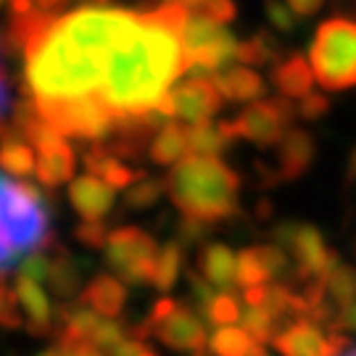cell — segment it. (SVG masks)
<instances>
[{
    "instance_id": "f546056e",
    "label": "cell",
    "mask_w": 356,
    "mask_h": 356,
    "mask_svg": "<svg viewBox=\"0 0 356 356\" xmlns=\"http://www.w3.org/2000/svg\"><path fill=\"white\" fill-rule=\"evenodd\" d=\"M269 282H272V275L261 259L259 245L243 248L238 256V285H243V291H245V288H259V285H269Z\"/></svg>"
},
{
    "instance_id": "4316f807",
    "label": "cell",
    "mask_w": 356,
    "mask_h": 356,
    "mask_svg": "<svg viewBox=\"0 0 356 356\" xmlns=\"http://www.w3.org/2000/svg\"><path fill=\"white\" fill-rule=\"evenodd\" d=\"M182 264H185V254H182V243L169 241L159 248V259H156V277H153V288L161 293H169L177 285L179 275H182Z\"/></svg>"
},
{
    "instance_id": "ffe728a7",
    "label": "cell",
    "mask_w": 356,
    "mask_h": 356,
    "mask_svg": "<svg viewBox=\"0 0 356 356\" xmlns=\"http://www.w3.org/2000/svg\"><path fill=\"white\" fill-rule=\"evenodd\" d=\"M214 85L222 98L232 103H256L267 92V82L248 66H227L225 72L214 74Z\"/></svg>"
},
{
    "instance_id": "74e56055",
    "label": "cell",
    "mask_w": 356,
    "mask_h": 356,
    "mask_svg": "<svg viewBox=\"0 0 356 356\" xmlns=\"http://www.w3.org/2000/svg\"><path fill=\"white\" fill-rule=\"evenodd\" d=\"M188 282H191V298H193V304H195V312H198V314H206L209 304L214 301L216 288L209 280H204L201 275H195V272L191 275Z\"/></svg>"
},
{
    "instance_id": "ee69618b",
    "label": "cell",
    "mask_w": 356,
    "mask_h": 356,
    "mask_svg": "<svg viewBox=\"0 0 356 356\" xmlns=\"http://www.w3.org/2000/svg\"><path fill=\"white\" fill-rule=\"evenodd\" d=\"M338 330L356 335V301L341 309V314H338Z\"/></svg>"
},
{
    "instance_id": "ba28073f",
    "label": "cell",
    "mask_w": 356,
    "mask_h": 356,
    "mask_svg": "<svg viewBox=\"0 0 356 356\" xmlns=\"http://www.w3.org/2000/svg\"><path fill=\"white\" fill-rule=\"evenodd\" d=\"M272 243L288 251L296 267V285H304L312 280H325L332 272V267L341 261L335 248L327 245L325 235L314 225L304 222H282L280 227L272 232Z\"/></svg>"
},
{
    "instance_id": "9a60e30c",
    "label": "cell",
    "mask_w": 356,
    "mask_h": 356,
    "mask_svg": "<svg viewBox=\"0 0 356 356\" xmlns=\"http://www.w3.org/2000/svg\"><path fill=\"white\" fill-rule=\"evenodd\" d=\"M69 201L74 211L88 222H103L114 211L116 191L95 175H82L69 182Z\"/></svg>"
},
{
    "instance_id": "e575fe53",
    "label": "cell",
    "mask_w": 356,
    "mask_h": 356,
    "mask_svg": "<svg viewBox=\"0 0 356 356\" xmlns=\"http://www.w3.org/2000/svg\"><path fill=\"white\" fill-rule=\"evenodd\" d=\"M124 338H129V327L122 322V319H119V317H103L101 322H98L95 332H92L90 343L108 354V351H111L114 346L122 343Z\"/></svg>"
},
{
    "instance_id": "60d3db41",
    "label": "cell",
    "mask_w": 356,
    "mask_h": 356,
    "mask_svg": "<svg viewBox=\"0 0 356 356\" xmlns=\"http://www.w3.org/2000/svg\"><path fill=\"white\" fill-rule=\"evenodd\" d=\"M13 111H16V106H13V101H11L8 74H6V69H3V64H0V132H6V129L11 127Z\"/></svg>"
},
{
    "instance_id": "6da1fadb",
    "label": "cell",
    "mask_w": 356,
    "mask_h": 356,
    "mask_svg": "<svg viewBox=\"0 0 356 356\" xmlns=\"http://www.w3.org/2000/svg\"><path fill=\"white\" fill-rule=\"evenodd\" d=\"M135 16V8L116 6H76L56 16L8 13L6 51L22 56L24 101L48 111L101 98L111 53Z\"/></svg>"
},
{
    "instance_id": "9c48e42d",
    "label": "cell",
    "mask_w": 356,
    "mask_h": 356,
    "mask_svg": "<svg viewBox=\"0 0 356 356\" xmlns=\"http://www.w3.org/2000/svg\"><path fill=\"white\" fill-rule=\"evenodd\" d=\"M106 264L127 285H153L159 245L140 227H116L103 245Z\"/></svg>"
},
{
    "instance_id": "5b68a950",
    "label": "cell",
    "mask_w": 356,
    "mask_h": 356,
    "mask_svg": "<svg viewBox=\"0 0 356 356\" xmlns=\"http://www.w3.org/2000/svg\"><path fill=\"white\" fill-rule=\"evenodd\" d=\"M309 64L325 90L356 88V22L341 16L322 22L312 40Z\"/></svg>"
},
{
    "instance_id": "30bf717a",
    "label": "cell",
    "mask_w": 356,
    "mask_h": 356,
    "mask_svg": "<svg viewBox=\"0 0 356 356\" xmlns=\"http://www.w3.org/2000/svg\"><path fill=\"white\" fill-rule=\"evenodd\" d=\"M296 103L291 98H261L256 103H248L235 122L238 135L243 140L254 143L259 148H272L288 135L291 124L296 122Z\"/></svg>"
},
{
    "instance_id": "b9f144b4",
    "label": "cell",
    "mask_w": 356,
    "mask_h": 356,
    "mask_svg": "<svg viewBox=\"0 0 356 356\" xmlns=\"http://www.w3.org/2000/svg\"><path fill=\"white\" fill-rule=\"evenodd\" d=\"M108 356H159L151 346L145 343V338H138V335H129L124 338L119 346H114Z\"/></svg>"
},
{
    "instance_id": "7dc6e473",
    "label": "cell",
    "mask_w": 356,
    "mask_h": 356,
    "mask_svg": "<svg viewBox=\"0 0 356 356\" xmlns=\"http://www.w3.org/2000/svg\"><path fill=\"white\" fill-rule=\"evenodd\" d=\"M343 356H356V348H351V351H346Z\"/></svg>"
},
{
    "instance_id": "8fae6325",
    "label": "cell",
    "mask_w": 356,
    "mask_h": 356,
    "mask_svg": "<svg viewBox=\"0 0 356 356\" xmlns=\"http://www.w3.org/2000/svg\"><path fill=\"white\" fill-rule=\"evenodd\" d=\"M272 346L280 356H343L348 348V332L325 330L309 319H298L282 327Z\"/></svg>"
},
{
    "instance_id": "e0dca14e",
    "label": "cell",
    "mask_w": 356,
    "mask_h": 356,
    "mask_svg": "<svg viewBox=\"0 0 356 356\" xmlns=\"http://www.w3.org/2000/svg\"><path fill=\"white\" fill-rule=\"evenodd\" d=\"M82 159H85V166H88L90 175L108 182L114 191H127L138 179H143L140 172L129 169L108 145H90Z\"/></svg>"
},
{
    "instance_id": "7bdbcfd3",
    "label": "cell",
    "mask_w": 356,
    "mask_h": 356,
    "mask_svg": "<svg viewBox=\"0 0 356 356\" xmlns=\"http://www.w3.org/2000/svg\"><path fill=\"white\" fill-rule=\"evenodd\" d=\"M282 3H285L298 19H309V16H314V13L322 11V6H325L327 0H282Z\"/></svg>"
},
{
    "instance_id": "277c9868",
    "label": "cell",
    "mask_w": 356,
    "mask_h": 356,
    "mask_svg": "<svg viewBox=\"0 0 356 356\" xmlns=\"http://www.w3.org/2000/svg\"><path fill=\"white\" fill-rule=\"evenodd\" d=\"M51 245L48 206L32 185L0 169V282Z\"/></svg>"
},
{
    "instance_id": "f35d334b",
    "label": "cell",
    "mask_w": 356,
    "mask_h": 356,
    "mask_svg": "<svg viewBox=\"0 0 356 356\" xmlns=\"http://www.w3.org/2000/svg\"><path fill=\"white\" fill-rule=\"evenodd\" d=\"M267 16H269V22L277 26L280 32H293L296 24L301 22L282 0H267Z\"/></svg>"
},
{
    "instance_id": "83f0119b",
    "label": "cell",
    "mask_w": 356,
    "mask_h": 356,
    "mask_svg": "<svg viewBox=\"0 0 356 356\" xmlns=\"http://www.w3.org/2000/svg\"><path fill=\"white\" fill-rule=\"evenodd\" d=\"M325 291L335 306H348L356 301V267L338 261L332 272L325 277Z\"/></svg>"
},
{
    "instance_id": "cb8c5ba5",
    "label": "cell",
    "mask_w": 356,
    "mask_h": 356,
    "mask_svg": "<svg viewBox=\"0 0 356 356\" xmlns=\"http://www.w3.org/2000/svg\"><path fill=\"white\" fill-rule=\"evenodd\" d=\"M238 127L235 122H204V124H193L191 127V153L195 156H222L232 148V143L238 140Z\"/></svg>"
},
{
    "instance_id": "ab89813d",
    "label": "cell",
    "mask_w": 356,
    "mask_h": 356,
    "mask_svg": "<svg viewBox=\"0 0 356 356\" xmlns=\"http://www.w3.org/2000/svg\"><path fill=\"white\" fill-rule=\"evenodd\" d=\"M177 235H179V243H185V245H198V243L209 235V225L201 222V219H193V216H182V219H179Z\"/></svg>"
},
{
    "instance_id": "2e32d148",
    "label": "cell",
    "mask_w": 356,
    "mask_h": 356,
    "mask_svg": "<svg viewBox=\"0 0 356 356\" xmlns=\"http://www.w3.org/2000/svg\"><path fill=\"white\" fill-rule=\"evenodd\" d=\"M198 275L214 285L216 291L232 293L238 285V256L225 243H206L198 251Z\"/></svg>"
},
{
    "instance_id": "d4e9b609",
    "label": "cell",
    "mask_w": 356,
    "mask_h": 356,
    "mask_svg": "<svg viewBox=\"0 0 356 356\" xmlns=\"http://www.w3.org/2000/svg\"><path fill=\"white\" fill-rule=\"evenodd\" d=\"M211 356H269L267 346L254 341L243 327H216L209 338Z\"/></svg>"
},
{
    "instance_id": "4dcf8cb0",
    "label": "cell",
    "mask_w": 356,
    "mask_h": 356,
    "mask_svg": "<svg viewBox=\"0 0 356 356\" xmlns=\"http://www.w3.org/2000/svg\"><path fill=\"white\" fill-rule=\"evenodd\" d=\"M277 40H272L269 35H254V38L248 40H241V45H238V61L243 64H251V66H264V64H272L275 58H277ZM280 61V58H277Z\"/></svg>"
},
{
    "instance_id": "8992f818",
    "label": "cell",
    "mask_w": 356,
    "mask_h": 356,
    "mask_svg": "<svg viewBox=\"0 0 356 356\" xmlns=\"http://www.w3.org/2000/svg\"><path fill=\"white\" fill-rule=\"evenodd\" d=\"M179 42L188 74L214 76L225 72L232 61H238L241 40H235V35L225 24L206 16L188 13L179 26Z\"/></svg>"
},
{
    "instance_id": "7a4b0ae2",
    "label": "cell",
    "mask_w": 356,
    "mask_h": 356,
    "mask_svg": "<svg viewBox=\"0 0 356 356\" xmlns=\"http://www.w3.org/2000/svg\"><path fill=\"white\" fill-rule=\"evenodd\" d=\"M185 16V8L161 0L156 8L138 11L135 22L116 42L101 101L119 116V124L153 111L179 76L188 74L179 42Z\"/></svg>"
},
{
    "instance_id": "836d02e7",
    "label": "cell",
    "mask_w": 356,
    "mask_h": 356,
    "mask_svg": "<svg viewBox=\"0 0 356 356\" xmlns=\"http://www.w3.org/2000/svg\"><path fill=\"white\" fill-rule=\"evenodd\" d=\"M241 312L243 306L241 301L232 296V293H216L214 301L209 304V309H206V322L209 325H214V327H229L232 322H238L241 319Z\"/></svg>"
},
{
    "instance_id": "d590c367",
    "label": "cell",
    "mask_w": 356,
    "mask_h": 356,
    "mask_svg": "<svg viewBox=\"0 0 356 356\" xmlns=\"http://www.w3.org/2000/svg\"><path fill=\"white\" fill-rule=\"evenodd\" d=\"M332 108V101L325 95V92H309L304 95L301 101L296 103V116L298 119H304V122H319V119H325V116L330 114Z\"/></svg>"
},
{
    "instance_id": "ac0fdd59",
    "label": "cell",
    "mask_w": 356,
    "mask_h": 356,
    "mask_svg": "<svg viewBox=\"0 0 356 356\" xmlns=\"http://www.w3.org/2000/svg\"><path fill=\"white\" fill-rule=\"evenodd\" d=\"M272 85L277 88L282 98L301 101L304 95L312 92V85H314L312 64L306 61L301 53L285 56V58H280L277 64L272 66Z\"/></svg>"
},
{
    "instance_id": "4fadbf2b",
    "label": "cell",
    "mask_w": 356,
    "mask_h": 356,
    "mask_svg": "<svg viewBox=\"0 0 356 356\" xmlns=\"http://www.w3.org/2000/svg\"><path fill=\"white\" fill-rule=\"evenodd\" d=\"M13 291L24 314V327L32 335H53L58 327V314L53 309V301L45 285L26 275H13Z\"/></svg>"
},
{
    "instance_id": "7c38bea8",
    "label": "cell",
    "mask_w": 356,
    "mask_h": 356,
    "mask_svg": "<svg viewBox=\"0 0 356 356\" xmlns=\"http://www.w3.org/2000/svg\"><path fill=\"white\" fill-rule=\"evenodd\" d=\"M172 98V116L182 124H204L225 106V98L214 85V76L191 74L179 85L169 90Z\"/></svg>"
},
{
    "instance_id": "5bb4252c",
    "label": "cell",
    "mask_w": 356,
    "mask_h": 356,
    "mask_svg": "<svg viewBox=\"0 0 356 356\" xmlns=\"http://www.w3.org/2000/svg\"><path fill=\"white\" fill-rule=\"evenodd\" d=\"M317 159V140L314 135L304 127H291L288 135L277 143L275 153V179L293 182L304 177Z\"/></svg>"
},
{
    "instance_id": "484cf974",
    "label": "cell",
    "mask_w": 356,
    "mask_h": 356,
    "mask_svg": "<svg viewBox=\"0 0 356 356\" xmlns=\"http://www.w3.org/2000/svg\"><path fill=\"white\" fill-rule=\"evenodd\" d=\"M51 293H56L58 298H79V285H82V275L76 261L69 256L66 248H56L53 251V269H51Z\"/></svg>"
},
{
    "instance_id": "603a6c76",
    "label": "cell",
    "mask_w": 356,
    "mask_h": 356,
    "mask_svg": "<svg viewBox=\"0 0 356 356\" xmlns=\"http://www.w3.org/2000/svg\"><path fill=\"white\" fill-rule=\"evenodd\" d=\"M0 169H6L8 175L19 179L35 175V169H38L35 145L26 140L13 124L6 132H0Z\"/></svg>"
},
{
    "instance_id": "d6986e66",
    "label": "cell",
    "mask_w": 356,
    "mask_h": 356,
    "mask_svg": "<svg viewBox=\"0 0 356 356\" xmlns=\"http://www.w3.org/2000/svg\"><path fill=\"white\" fill-rule=\"evenodd\" d=\"M188 156H191V127H185L177 119H169L153 135L148 145V159L159 166H177Z\"/></svg>"
},
{
    "instance_id": "f1b7e54d",
    "label": "cell",
    "mask_w": 356,
    "mask_h": 356,
    "mask_svg": "<svg viewBox=\"0 0 356 356\" xmlns=\"http://www.w3.org/2000/svg\"><path fill=\"white\" fill-rule=\"evenodd\" d=\"M241 327L259 343H272L275 335L282 330L280 322L272 317L264 306H243Z\"/></svg>"
},
{
    "instance_id": "1f68e13d",
    "label": "cell",
    "mask_w": 356,
    "mask_h": 356,
    "mask_svg": "<svg viewBox=\"0 0 356 356\" xmlns=\"http://www.w3.org/2000/svg\"><path fill=\"white\" fill-rule=\"evenodd\" d=\"M164 3H175L193 16H206V19H214L219 24H229L235 19L232 0H164Z\"/></svg>"
},
{
    "instance_id": "3957f363",
    "label": "cell",
    "mask_w": 356,
    "mask_h": 356,
    "mask_svg": "<svg viewBox=\"0 0 356 356\" xmlns=\"http://www.w3.org/2000/svg\"><path fill=\"white\" fill-rule=\"evenodd\" d=\"M164 188L182 216L201 219L206 225L229 219L241 204V177L216 156L191 153L172 166Z\"/></svg>"
},
{
    "instance_id": "bcb514c9",
    "label": "cell",
    "mask_w": 356,
    "mask_h": 356,
    "mask_svg": "<svg viewBox=\"0 0 356 356\" xmlns=\"http://www.w3.org/2000/svg\"><path fill=\"white\" fill-rule=\"evenodd\" d=\"M8 3H11V0H0V11H3V8L8 6Z\"/></svg>"
},
{
    "instance_id": "d6a6232c",
    "label": "cell",
    "mask_w": 356,
    "mask_h": 356,
    "mask_svg": "<svg viewBox=\"0 0 356 356\" xmlns=\"http://www.w3.org/2000/svg\"><path fill=\"white\" fill-rule=\"evenodd\" d=\"M161 193H166L164 182L143 177L132 188H127V193H124V206L132 209V211H145V209H153V206L159 204Z\"/></svg>"
},
{
    "instance_id": "f6af8a7d",
    "label": "cell",
    "mask_w": 356,
    "mask_h": 356,
    "mask_svg": "<svg viewBox=\"0 0 356 356\" xmlns=\"http://www.w3.org/2000/svg\"><path fill=\"white\" fill-rule=\"evenodd\" d=\"M346 179H348L351 185H356V148L351 151V156H348V164H346Z\"/></svg>"
},
{
    "instance_id": "52a82bcc",
    "label": "cell",
    "mask_w": 356,
    "mask_h": 356,
    "mask_svg": "<svg viewBox=\"0 0 356 356\" xmlns=\"http://www.w3.org/2000/svg\"><path fill=\"white\" fill-rule=\"evenodd\" d=\"M138 338H156L179 354H198L209 348V335L201 314L175 298H161L151 309V317L138 327Z\"/></svg>"
},
{
    "instance_id": "8d00e7d4",
    "label": "cell",
    "mask_w": 356,
    "mask_h": 356,
    "mask_svg": "<svg viewBox=\"0 0 356 356\" xmlns=\"http://www.w3.org/2000/svg\"><path fill=\"white\" fill-rule=\"evenodd\" d=\"M108 232L111 229L106 227L103 222H88V219H82L74 229V238L82 245H88V248H103L106 241H108Z\"/></svg>"
},
{
    "instance_id": "44dd1931",
    "label": "cell",
    "mask_w": 356,
    "mask_h": 356,
    "mask_svg": "<svg viewBox=\"0 0 356 356\" xmlns=\"http://www.w3.org/2000/svg\"><path fill=\"white\" fill-rule=\"evenodd\" d=\"M76 159L74 148L66 140L56 143L51 148H42L38 151V169H35V177L42 188H61L69 185L74 179Z\"/></svg>"
},
{
    "instance_id": "7402d4cb",
    "label": "cell",
    "mask_w": 356,
    "mask_h": 356,
    "mask_svg": "<svg viewBox=\"0 0 356 356\" xmlns=\"http://www.w3.org/2000/svg\"><path fill=\"white\" fill-rule=\"evenodd\" d=\"M76 301L95 309L101 317H119L124 312V304H127V288L119 277L98 275L85 285V291L79 293Z\"/></svg>"
}]
</instances>
